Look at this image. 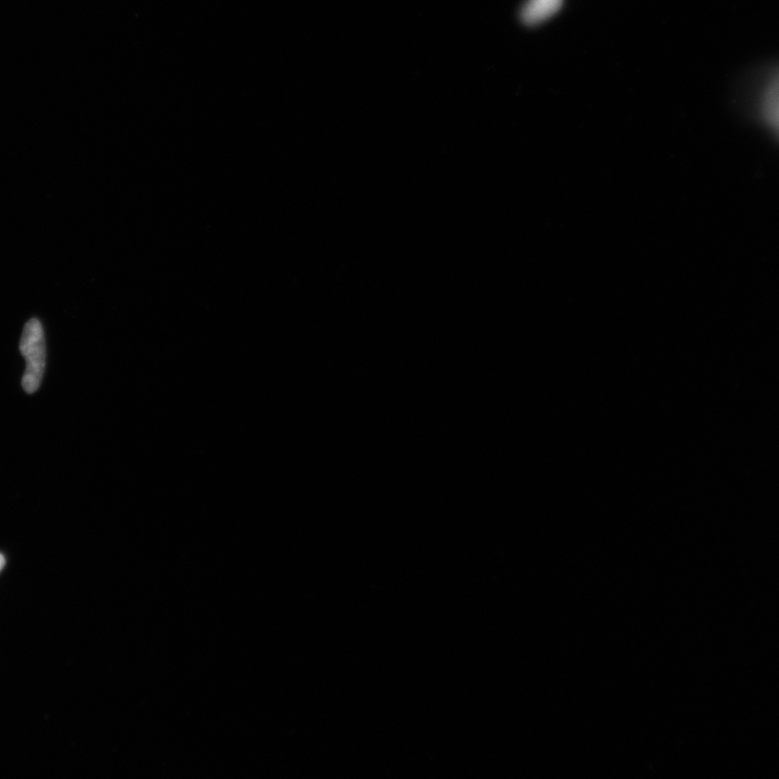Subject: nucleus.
<instances>
[{
  "label": "nucleus",
  "instance_id": "3",
  "mask_svg": "<svg viewBox=\"0 0 779 779\" xmlns=\"http://www.w3.org/2000/svg\"><path fill=\"white\" fill-rule=\"evenodd\" d=\"M562 3L563 0H528L523 7L521 18L528 25L544 22L556 15Z\"/></svg>",
  "mask_w": 779,
  "mask_h": 779
},
{
  "label": "nucleus",
  "instance_id": "2",
  "mask_svg": "<svg viewBox=\"0 0 779 779\" xmlns=\"http://www.w3.org/2000/svg\"><path fill=\"white\" fill-rule=\"evenodd\" d=\"M761 112L764 121L779 138V73L771 79L763 91Z\"/></svg>",
  "mask_w": 779,
  "mask_h": 779
},
{
  "label": "nucleus",
  "instance_id": "1",
  "mask_svg": "<svg viewBox=\"0 0 779 779\" xmlns=\"http://www.w3.org/2000/svg\"><path fill=\"white\" fill-rule=\"evenodd\" d=\"M20 350L26 361L22 386L26 392L34 393L42 384L46 363L44 329L37 319L24 326Z\"/></svg>",
  "mask_w": 779,
  "mask_h": 779
},
{
  "label": "nucleus",
  "instance_id": "4",
  "mask_svg": "<svg viewBox=\"0 0 779 779\" xmlns=\"http://www.w3.org/2000/svg\"><path fill=\"white\" fill-rule=\"evenodd\" d=\"M5 563H6V561H5V558H4L3 554H0V571L3 570V567L5 566Z\"/></svg>",
  "mask_w": 779,
  "mask_h": 779
}]
</instances>
